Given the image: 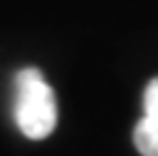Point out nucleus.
<instances>
[{
	"label": "nucleus",
	"mask_w": 158,
	"mask_h": 156,
	"mask_svg": "<svg viewBox=\"0 0 158 156\" xmlns=\"http://www.w3.org/2000/svg\"><path fill=\"white\" fill-rule=\"evenodd\" d=\"M15 121L27 139H44L57 126V99L42 72L20 69L15 77Z\"/></svg>",
	"instance_id": "obj_1"
},
{
	"label": "nucleus",
	"mask_w": 158,
	"mask_h": 156,
	"mask_svg": "<svg viewBox=\"0 0 158 156\" xmlns=\"http://www.w3.org/2000/svg\"><path fill=\"white\" fill-rule=\"evenodd\" d=\"M133 144L141 156H158V77L143 92V116L133 129Z\"/></svg>",
	"instance_id": "obj_2"
}]
</instances>
